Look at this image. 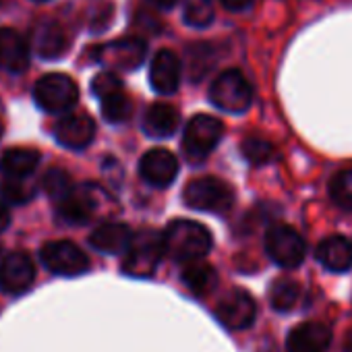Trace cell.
Here are the masks:
<instances>
[{"instance_id":"7a4b0ae2","label":"cell","mask_w":352,"mask_h":352,"mask_svg":"<svg viewBox=\"0 0 352 352\" xmlns=\"http://www.w3.org/2000/svg\"><path fill=\"white\" fill-rule=\"evenodd\" d=\"M164 257V241L155 230L133 234L122 261V272L131 278H151Z\"/></svg>"},{"instance_id":"52a82bcc","label":"cell","mask_w":352,"mask_h":352,"mask_svg":"<svg viewBox=\"0 0 352 352\" xmlns=\"http://www.w3.org/2000/svg\"><path fill=\"white\" fill-rule=\"evenodd\" d=\"M265 253L276 265L284 270H294L305 261L307 245L292 226L276 224L265 234Z\"/></svg>"},{"instance_id":"6da1fadb","label":"cell","mask_w":352,"mask_h":352,"mask_svg":"<svg viewBox=\"0 0 352 352\" xmlns=\"http://www.w3.org/2000/svg\"><path fill=\"white\" fill-rule=\"evenodd\" d=\"M164 255H168L176 263H191L204 259L212 247V232L193 220H174L166 226L164 234Z\"/></svg>"},{"instance_id":"e0dca14e","label":"cell","mask_w":352,"mask_h":352,"mask_svg":"<svg viewBox=\"0 0 352 352\" xmlns=\"http://www.w3.org/2000/svg\"><path fill=\"white\" fill-rule=\"evenodd\" d=\"M30 67V46L11 28H0V69L7 73H23Z\"/></svg>"},{"instance_id":"277c9868","label":"cell","mask_w":352,"mask_h":352,"mask_svg":"<svg viewBox=\"0 0 352 352\" xmlns=\"http://www.w3.org/2000/svg\"><path fill=\"white\" fill-rule=\"evenodd\" d=\"M210 100L216 108L228 114H243L253 104V87L247 77L236 71L228 69L216 77L210 87Z\"/></svg>"},{"instance_id":"4fadbf2b","label":"cell","mask_w":352,"mask_h":352,"mask_svg":"<svg viewBox=\"0 0 352 352\" xmlns=\"http://www.w3.org/2000/svg\"><path fill=\"white\" fill-rule=\"evenodd\" d=\"M183 77V65L181 58L176 56L172 50H157L155 56L151 58V69H149V83L153 91L162 96H170L179 89Z\"/></svg>"},{"instance_id":"8d00e7d4","label":"cell","mask_w":352,"mask_h":352,"mask_svg":"<svg viewBox=\"0 0 352 352\" xmlns=\"http://www.w3.org/2000/svg\"><path fill=\"white\" fill-rule=\"evenodd\" d=\"M3 131H5V129H3V122H0V137H3Z\"/></svg>"},{"instance_id":"44dd1931","label":"cell","mask_w":352,"mask_h":352,"mask_svg":"<svg viewBox=\"0 0 352 352\" xmlns=\"http://www.w3.org/2000/svg\"><path fill=\"white\" fill-rule=\"evenodd\" d=\"M40 164V153L28 147H11L0 157V172L7 179H28Z\"/></svg>"},{"instance_id":"d6986e66","label":"cell","mask_w":352,"mask_h":352,"mask_svg":"<svg viewBox=\"0 0 352 352\" xmlns=\"http://www.w3.org/2000/svg\"><path fill=\"white\" fill-rule=\"evenodd\" d=\"M34 48H36L38 56H42L46 60L60 58L63 52L69 48V36L60 23L40 21L34 28Z\"/></svg>"},{"instance_id":"2e32d148","label":"cell","mask_w":352,"mask_h":352,"mask_svg":"<svg viewBox=\"0 0 352 352\" xmlns=\"http://www.w3.org/2000/svg\"><path fill=\"white\" fill-rule=\"evenodd\" d=\"M331 344V329L319 321H305L296 325L286 340L288 352H327Z\"/></svg>"},{"instance_id":"74e56055","label":"cell","mask_w":352,"mask_h":352,"mask_svg":"<svg viewBox=\"0 0 352 352\" xmlns=\"http://www.w3.org/2000/svg\"><path fill=\"white\" fill-rule=\"evenodd\" d=\"M34 3H48V0H34Z\"/></svg>"},{"instance_id":"ffe728a7","label":"cell","mask_w":352,"mask_h":352,"mask_svg":"<svg viewBox=\"0 0 352 352\" xmlns=\"http://www.w3.org/2000/svg\"><path fill=\"white\" fill-rule=\"evenodd\" d=\"M133 239V230L126 224L120 222H108L98 226L89 234V245L106 255H120L126 251L129 243Z\"/></svg>"},{"instance_id":"836d02e7","label":"cell","mask_w":352,"mask_h":352,"mask_svg":"<svg viewBox=\"0 0 352 352\" xmlns=\"http://www.w3.org/2000/svg\"><path fill=\"white\" fill-rule=\"evenodd\" d=\"M9 224H11V214H9L7 206L0 201V232H5L9 228Z\"/></svg>"},{"instance_id":"4316f807","label":"cell","mask_w":352,"mask_h":352,"mask_svg":"<svg viewBox=\"0 0 352 352\" xmlns=\"http://www.w3.org/2000/svg\"><path fill=\"white\" fill-rule=\"evenodd\" d=\"M329 197L340 210L352 212V168L333 174V179L329 181Z\"/></svg>"},{"instance_id":"f546056e","label":"cell","mask_w":352,"mask_h":352,"mask_svg":"<svg viewBox=\"0 0 352 352\" xmlns=\"http://www.w3.org/2000/svg\"><path fill=\"white\" fill-rule=\"evenodd\" d=\"M42 187L48 193V197L56 204L65 195H69L75 185H73V179H71L69 172H65L63 168H52L50 172H46L44 181H42Z\"/></svg>"},{"instance_id":"7402d4cb","label":"cell","mask_w":352,"mask_h":352,"mask_svg":"<svg viewBox=\"0 0 352 352\" xmlns=\"http://www.w3.org/2000/svg\"><path fill=\"white\" fill-rule=\"evenodd\" d=\"M179 110L170 104H153L151 108H147L145 112V118H143V131L149 135V137H155V139H164V137H170L176 126H179Z\"/></svg>"},{"instance_id":"d4e9b609","label":"cell","mask_w":352,"mask_h":352,"mask_svg":"<svg viewBox=\"0 0 352 352\" xmlns=\"http://www.w3.org/2000/svg\"><path fill=\"white\" fill-rule=\"evenodd\" d=\"M100 110H102V116L106 118V122L118 124V122H126L131 118L133 104L124 91H116V94H110L100 100Z\"/></svg>"},{"instance_id":"9c48e42d","label":"cell","mask_w":352,"mask_h":352,"mask_svg":"<svg viewBox=\"0 0 352 352\" xmlns=\"http://www.w3.org/2000/svg\"><path fill=\"white\" fill-rule=\"evenodd\" d=\"M145 56L147 44L135 36L94 48V58L112 71H135L143 65Z\"/></svg>"},{"instance_id":"d590c367","label":"cell","mask_w":352,"mask_h":352,"mask_svg":"<svg viewBox=\"0 0 352 352\" xmlns=\"http://www.w3.org/2000/svg\"><path fill=\"white\" fill-rule=\"evenodd\" d=\"M344 352H352V329L344 338Z\"/></svg>"},{"instance_id":"ac0fdd59","label":"cell","mask_w":352,"mask_h":352,"mask_svg":"<svg viewBox=\"0 0 352 352\" xmlns=\"http://www.w3.org/2000/svg\"><path fill=\"white\" fill-rule=\"evenodd\" d=\"M315 257L329 272L336 274L348 272L352 267V243L340 234L327 236L317 245Z\"/></svg>"},{"instance_id":"3957f363","label":"cell","mask_w":352,"mask_h":352,"mask_svg":"<svg viewBox=\"0 0 352 352\" xmlns=\"http://www.w3.org/2000/svg\"><path fill=\"white\" fill-rule=\"evenodd\" d=\"M183 197L191 210L210 214H226L234 206V191L228 183L216 176H201V179L191 181Z\"/></svg>"},{"instance_id":"ba28073f","label":"cell","mask_w":352,"mask_h":352,"mask_svg":"<svg viewBox=\"0 0 352 352\" xmlns=\"http://www.w3.org/2000/svg\"><path fill=\"white\" fill-rule=\"evenodd\" d=\"M40 259L48 272L63 278H77L89 270V257L71 241L46 243L40 251Z\"/></svg>"},{"instance_id":"d6a6232c","label":"cell","mask_w":352,"mask_h":352,"mask_svg":"<svg viewBox=\"0 0 352 352\" xmlns=\"http://www.w3.org/2000/svg\"><path fill=\"white\" fill-rule=\"evenodd\" d=\"M220 3L228 9V11H245L251 7L253 0H220Z\"/></svg>"},{"instance_id":"8992f818","label":"cell","mask_w":352,"mask_h":352,"mask_svg":"<svg viewBox=\"0 0 352 352\" xmlns=\"http://www.w3.org/2000/svg\"><path fill=\"white\" fill-rule=\"evenodd\" d=\"M222 135H224V124L220 118L210 114H197L185 126L183 149L193 162L206 160L214 151V147L222 141Z\"/></svg>"},{"instance_id":"5bb4252c","label":"cell","mask_w":352,"mask_h":352,"mask_svg":"<svg viewBox=\"0 0 352 352\" xmlns=\"http://www.w3.org/2000/svg\"><path fill=\"white\" fill-rule=\"evenodd\" d=\"M54 137L67 149H85L96 137V122L87 114H67L56 122Z\"/></svg>"},{"instance_id":"8fae6325","label":"cell","mask_w":352,"mask_h":352,"mask_svg":"<svg viewBox=\"0 0 352 352\" xmlns=\"http://www.w3.org/2000/svg\"><path fill=\"white\" fill-rule=\"evenodd\" d=\"M34 280H36V265L28 253L13 251L0 261V288L7 294L17 296L28 292Z\"/></svg>"},{"instance_id":"cb8c5ba5","label":"cell","mask_w":352,"mask_h":352,"mask_svg":"<svg viewBox=\"0 0 352 352\" xmlns=\"http://www.w3.org/2000/svg\"><path fill=\"white\" fill-rule=\"evenodd\" d=\"M300 298V284L290 278H280L270 288V305L280 313H288Z\"/></svg>"},{"instance_id":"484cf974","label":"cell","mask_w":352,"mask_h":352,"mask_svg":"<svg viewBox=\"0 0 352 352\" xmlns=\"http://www.w3.org/2000/svg\"><path fill=\"white\" fill-rule=\"evenodd\" d=\"M189 60H187V69H189V75L193 81H199L204 79L214 63H216V52L210 44H193L189 46V52H187Z\"/></svg>"},{"instance_id":"e575fe53","label":"cell","mask_w":352,"mask_h":352,"mask_svg":"<svg viewBox=\"0 0 352 352\" xmlns=\"http://www.w3.org/2000/svg\"><path fill=\"white\" fill-rule=\"evenodd\" d=\"M147 3H151L153 7H160V9H172L179 0H147Z\"/></svg>"},{"instance_id":"7c38bea8","label":"cell","mask_w":352,"mask_h":352,"mask_svg":"<svg viewBox=\"0 0 352 352\" xmlns=\"http://www.w3.org/2000/svg\"><path fill=\"white\" fill-rule=\"evenodd\" d=\"M139 174L147 185L164 189L172 185L176 174H179V160L164 147H153L139 160Z\"/></svg>"},{"instance_id":"5b68a950","label":"cell","mask_w":352,"mask_h":352,"mask_svg":"<svg viewBox=\"0 0 352 352\" xmlns=\"http://www.w3.org/2000/svg\"><path fill=\"white\" fill-rule=\"evenodd\" d=\"M34 100L42 110H46L50 114L69 112L71 108H75V104L79 100V87L69 75L50 73V75H44L36 83Z\"/></svg>"},{"instance_id":"9a60e30c","label":"cell","mask_w":352,"mask_h":352,"mask_svg":"<svg viewBox=\"0 0 352 352\" xmlns=\"http://www.w3.org/2000/svg\"><path fill=\"white\" fill-rule=\"evenodd\" d=\"M96 197L91 187H73L69 195H65L60 201H56V214L58 218L69 226H81L91 220L96 214Z\"/></svg>"},{"instance_id":"603a6c76","label":"cell","mask_w":352,"mask_h":352,"mask_svg":"<svg viewBox=\"0 0 352 352\" xmlns=\"http://www.w3.org/2000/svg\"><path fill=\"white\" fill-rule=\"evenodd\" d=\"M185 272H183V282L185 286L195 294V296H208L216 290L218 286V274L216 270L197 259V261H191V263H185Z\"/></svg>"},{"instance_id":"30bf717a","label":"cell","mask_w":352,"mask_h":352,"mask_svg":"<svg viewBox=\"0 0 352 352\" xmlns=\"http://www.w3.org/2000/svg\"><path fill=\"white\" fill-rule=\"evenodd\" d=\"M216 317L228 329H247L255 323L257 305L247 290L232 288L218 300Z\"/></svg>"},{"instance_id":"1f68e13d","label":"cell","mask_w":352,"mask_h":352,"mask_svg":"<svg viewBox=\"0 0 352 352\" xmlns=\"http://www.w3.org/2000/svg\"><path fill=\"white\" fill-rule=\"evenodd\" d=\"M91 91L98 100L110 96V94H116V91H122V81L112 73V71H106V73H100L94 77L91 81Z\"/></svg>"},{"instance_id":"83f0119b","label":"cell","mask_w":352,"mask_h":352,"mask_svg":"<svg viewBox=\"0 0 352 352\" xmlns=\"http://www.w3.org/2000/svg\"><path fill=\"white\" fill-rule=\"evenodd\" d=\"M241 151L251 166H265L276 157V147L261 137H247L241 143Z\"/></svg>"},{"instance_id":"f35d334b","label":"cell","mask_w":352,"mask_h":352,"mask_svg":"<svg viewBox=\"0 0 352 352\" xmlns=\"http://www.w3.org/2000/svg\"><path fill=\"white\" fill-rule=\"evenodd\" d=\"M0 251H3V249H0Z\"/></svg>"},{"instance_id":"f1b7e54d","label":"cell","mask_w":352,"mask_h":352,"mask_svg":"<svg viewBox=\"0 0 352 352\" xmlns=\"http://www.w3.org/2000/svg\"><path fill=\"white\" fill-rule=\"evenodd\" d=\"M214 3L212 0H185L183 7V17L187 21V25L191 28H208L214 21Z\"/></svg>"},{"instance_id":"4dcf8cb0","label":"cell","mask_w":352,"mask_h":352,"mask_svg":"<svg viewBox=\"0 0 352 352\" xmlns=\"http://www.w3.org/2000/svg\"><path fill=\"white\" fill-rule=\"evenodd\" d=\"M0 195H3L5 201H9L13 206H23L34 199L36 187L32 183H28L25 179H7L3 185H0Z\"/></svg>"}]
</instances>
